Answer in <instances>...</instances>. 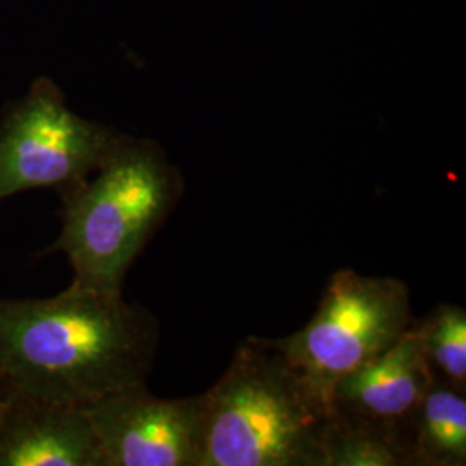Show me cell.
<instances>
[{"label":"cell","mask_w":466,"mask_h":466,"mask_svg":"<svg viewBox=\"0 0 466 466\" xmlns=\"http://www.w3.org/2000/svg\"><path fill=\"white\" fill-rule=\"evenodd\" d=\"M159 323L123 292L71 282L49 299H0V375L30 400L86 406L144 383Z\"/></svg>","instance_id":"6da1fadb"},{"label":"cell","mask_w":466,"mask_h":466,"mask_svg":"<svg viewBox=\"0 0 466 466\" xmlns=\"http://www.w3.org/2000/svg\"><path fill=\"white\" fill-rule=\"evenodd\" d=\"M204 404L200 466H325L329 398L273 339L248 337Z\"/></svg>","instance_id":"7a4b0ae2"},{"label":"cell","mask_w":466,"mask_h":466,"mask_svg":"<svg viewBox=\"0 0 466 466\" xmlns=\"http://www.w3.org/2000/svg\"><path fill=\"white\" fill-rule=\"evenodd\" d=\"M94 175L63 199V228L47 252L66 256L73 283L121 292L135 259L184 198V178L157 144L130 137Z\"/></svg>","instance_id":"3957f363"},{"label":"cell","mask_w":466,"mask_h":466,"mask_svg":"<svg viewBox=\"0 0 466 466\" xmlns=\"http://www.w3.org/2000/svg\"><path fill=\"white\" fill-rule=\"evenodd\" d=\"M408 285L339 269L299 332L273 339L290 365L327 398L333 385L389 350L410 329Z\"/></svg>","instance_id":"277c9868"},{"label":"cell","mask_w":466,"mask_h":466,"mask_svg":"<svg viewBox=\"0 0 466 466\" xmlns=\"http://www.w3.org/2000/svg\"><path fill=\"white\" fill-rule=\"evenodd\" d=\"M123 140L116 130L78 116L57 85L38 78L0 123V202L34 188L66 199Z\"/></svg>","instance_id":"5b68a950"},{"label":"cell","mask_w":466,"mask_h":466,"mask_svg":"<svg viewBox=\"0 0 466 466\" xmlns=\"http://www.w3.org/2000/svg\"><path fill=\"white\" fill-rule=\"evenodd\" d=\"M104 466H200L206 433L204 394L165 400L146 382L84 406Z\"/></svg>","instance_id":"8992f818"},{"label":"cell","mask_w":466,"mask_h":466,"mask_svg":"<svg viewBox=\"0 0 466 466\" xmlns=\"http://www.w3.org/2000/svg\"><path fill=\"white\" fill-rule=\"evenodd\" d=\"M432 383L413 321L389 350L333 385L330 411L402 433L404 423Z\"/></svg>","instance_id":"52a82bcc"},{"label":"cell","mask_w":466,"mask_h":466,"mask_svg":"<svg viewBox=\"0 0 466 466\" xmlns=\"http://www.w3.org/2000/svg\"><path fill=\"white\" fill-rule=\"evenodd\" d=\"M0 466H104L84 406L15 394L0 415Z\"/></svg>","instance_id":"ba28073f"},{"label":"cell","mask_w":466,"mask_h":466,"mask_svg":"<svg viewBox=\"0 0 466 466\" xmlns=\"http://www.w3.org/2000/svg\"><path fill=\"white\" fill-rule=\"evenodd\" d=\"M402 437L411 466H465V392L433 382L404 423Z\"/></svg>","instance_id":"9c48e42d"},{"label":"cell","mask_w":466,"mask_h":466,"mask_svg":"<svg viewBox=\"0 0 466 466\" xmlns=\"http://www.w3.org/2000/svg\"><path fill=\"white\" fill-rule=\"evenodd\" d=\"M325 466H411L402 433L330 411Z\"/></svg>","instance_id":"30bf717a"},{"label":"cell","mask_w":466,"mask_h":466,"mask_svg":"<svg viewBox=\"0 0 466 466\" xmlns=\"http://www.w3.org/2000/svg\"><path fill=\"white\" fill-rule=\"evenodd\" d=\"M421 350L433 382L466 390V311L456 304H439L415 321Z\"/></svg>","instance_id":"8fae6325"},{"label":"cell","mask_w":466,"mask_h":466,"mask_svg":"<svg viewBox=\"0 0 466 466\" xmlns=\"http://www.w3.org/2000/svg\"><path fill=\"white\" fill-rule=\"evenodd\" d=\"M15 389L11 387V383L7 382L2 375H0V415L5 410V406L15 398Z\"/></svg>","instance_id":"7c38bea8"}]
</instances>
